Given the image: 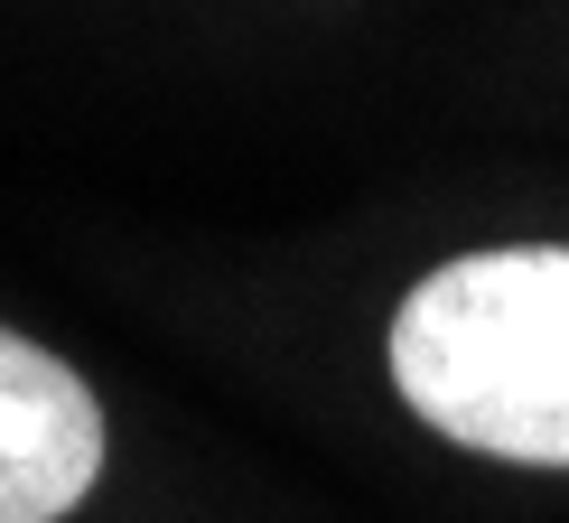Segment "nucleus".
<instances>
[{
    "mask_svg": "<svg viewBox=\"0 0 569 523\" xmlns=\"http://www.w3.org/2000/svg\"><path fill=\"white\" fill-rule=\"evenodd\" d=\"M103 477V412L47 346L0 327V523H57Z\"/></svg>",
    "mask_w": 569,
    "mask_h": 523,
    "instance_id": "nucleus-2",
    "label": "nucleus"
},
{
    "mask_svg": "<svg viewBox=\"0 0 569 523\" xmlns=\"http://www.w3.org/2000/svg\"><path fill=\"white\" fill-rule=\"evenodd\" d=\"M392 384L439 440L569 467V244L439 262L392 308Z\"/></svg>",
    "mask_w": 569,
    "mask_h": 523,
    "instance_id": "nucleus-1",
    "label": "nucleus"
}]
</instances>
